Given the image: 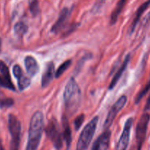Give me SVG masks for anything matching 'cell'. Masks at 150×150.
Returning a JSON list of instances; mask_svg holds the SVG:
<instances>
[{"mask_svg":"<svg viewBox=\"0 0 150 150\" xmlns=\"http://www.w3.org/2000/svg\"><path fill=\"white\" fill-rule=\"evenodd\" d=\"M44 128V114L41 111L35 112L31 118L28 132V141L25 150H37L41 142Z\"/></svg>","mask_w":150,"mask_h":150,"instance_id":"cell-1","label":"cell"},{"mask_svg":"<svg viewBox=\"0 0 150 150\" xmlns=\"http://www.w3.org/2000/svg\"><path fill=\"white\" fill-rule=\"evenodd\" d=\"M65 108L69 116L74 114L79 107L81 101V91L77 83L73 77L66 83L63 92Z\"/></svg>","mask_w":150,"mask_h":150,"instance_id":"cell-2","label":"cell"},{"mask_svg":"<svg viewBox=\"0 0 150 150\" xmlns=\"http://www.w3.org/2000/svg\"><path fill=\"white\" fill-rule=\"evenodd\" d=\"M98 122L99 117L98 116H96L82 129L78 139L76 150H86L88 149L96 130Z\"/></svg>","mask_w":150,"mask_h":150,"instance_id":"cell-3","label":"cell"},{"mask_svg":"<svg viewBox=\"0 0 150 150\" xmlns=\"http://www.w3.org/2000/svg\"><path fill=\"white\" fill-rule=\"evenodd\" d=\"M8 130L11 136L9 150H19L21 125L20 121L13 114L8 116Z\"/></svg>","mask_w":150,"mask_h":150,"instance_id":"cell-4","label":"cell"},{"mask_svg":"<svg viewBox=\"0 0 150 150\" xmlns=\"http://www.w3.org/2000/svg\"><path fill=\"white\" fill-rule=\"evenodd\" d=\"M47 137L52 142L53 145L57 150H60L63 146L62 136L60 133L59 125L55 119H51L49 121L45 128Z\"/></svg>","mask_w":150,"mask_h":150,"instance_id":"cell-5","label":"cell"},{"mask_svg":"<svg viewBox=\"0 0 150 150\" xmlns=\"http://www.w3.org/2000/svg\"><path fill=\"white\" fill-rule=\"evenodd\" d=\"M150 120V115L147 113L143 114L140 118L135 130V137H136L137 150H141L143 144L146 136L147 128Z\"/></svg>","mask_w":150,"mask_h":150,"instance_id":"cell-6","label":"cell"},{"mask_svg":"<svg viewBox=\"0 0 150 150\" xmlns=\"http://www.w3.org/2000/svg\"><path fill=\"white\" fill-rule=\"evenodd\" d=\"M126 101H127V98H126V95H122V96H121L120 98L118 99V100L113 104V106L111 107L110 110L109 111L107 117H106L105 121H104V128L105 129V130L109 129V127L111 126V125L113 124V121H114L116 116L118 115V114L120 112L122 108L124 107V105H126Z\"/></svg>","mask_w":150,"mask_h":150,"instance_id":"cell-7","label":"cell"},{"mask_svg":"<svg viewBox=\"0 0 150 150\" xmlns=\"http://www.w3.org/2000/svg\"><path fill=\"white\" fill-rule=\"evenodd\" d=\"M132 122H133L132 118H129L126 121L124 126L123 131H122L119 142L116 144V150H126L127 149L129 142V138H130L131 129L132 127Z\"/></svg>","mask_w":150,"mask_h":150,"instance_id":"cell-8","label":"cell"},{"mask_svg":"<svg viewBox=\"0 0 150 150\" xmlns=\"http://www.w3.org/2000/svg\"><path fill=\"white\" fill-rule=\"evenodd\" d=\"M13 73L15 78L17 79L18 87L20 91H24L27 89L31 84V80L26 76L19 64H15L13 67Z\"/></svg>","mask_w":150,"mask_h":150,"instance_id":"cell-9","label":"cell"},{"mask_svg":"<svg viewBox=\"0 0 150 150\" xmlns=\"http://www.w3.org/2000/svg\"><path fill=\"white\" fill-rule=\"evenodd\" d=\"M111 131L109 129L105 130L93 144L91 150H107L110 146Z\"/></svg>","mask_w":150,"mask_h":150,"instance_id":"cell-10","label":"cell"},{"mask_svg":"<svg viewBox=\"0 0 150 150\" xmlns=\"http://www.w3.org/2000/svg\"><path fill=\"white\" fill-rule=\"evenodd\" d=\"M69 16H70V10H69V9L67 8V7L63 8L62 10L61 13H60V16H59L58 19L51 27V32L54 34L60 32L63 29V27L66 26Z\"/></svg>","mask_w":150,"mask_h":150,"instance_id":"cell-11","label":"cell"},{"mask_svg":"<svg viewBox=\"0 0 150 150\" xmlns=\"http://www.w3.org/2000/svg\"><path fill=\"white\" fill-rule=\"evenodd\" d=\"M55 69H54V64L53 62H49L46 63L45 66V70L42 74L41 78V86L42 87H46L51 81L53 80L54 77H55Z\"/></svg>","mask_w":150,"mask_h":150,"instance_id":"cell-12","label":"cell"},{"mask_svg":"<svg viewBox=\"0 0 150 150\" xmlns=\"http://www.w3.org/2000/svg\"><path fill=\"white\" fill-rule=\"evenodd\" d=\"M24 65L26 72L31 77L35 76L39 71V65H38V62L32 56L26 57L24 59Z\"/></svg>","mask_w":150,"mask_h":150,"instance_id":"cell-13","label":"cell"},{"mask_svg":"<svg viewBox=\"0 0 150 150\" xmlns=\"http://www.w3.org/2000/svg\"><path fill=\"white\" fill-rule=\"evenodd\" d=\"M62 126H63V138L66 142V150H69L71 144V129L69 125L68 118L65 115L62 117Z\"/></svg>","mask_w":150,"mask_h":150,"instance_id":"cell-14","label":"cell"},{"mask_svg":"<svg viewBox=\"0 0 150 150\" xmlns=\"http://www.w3.org/2000/svg\"><path fill=\"white\" fill-rule=\"evenodd\" d=\"M129 54H128V55L126 57V58H125V59H124V61L122 65L121 66L120 68L119 69V70L116 72V73L115 74L114 77H113V79H112L111 82H110V85H109V87H108V89H110V90L113 89V88L115 87V86L117 84L118 81H119V79H121V77L122 74L124 73V72L125 70H126V67H127L128 64H129Z\"/></svg>","mask_w":150,"mask_h":150,"instance_id":"cell-15","label":"cell"},{"mask_svg":"<svg viewBox=\"0 0 150 150\" xmlns=\"http://www.w3.org/2000/svg\"><path fill=\"white\" fill-rule=\"evenodd\" d=\"M149 5H150V0H147L146 1L143 3V4L140 6L139 8L138 9V10H137L136 12V14H135V18H134L132 24H131L130 29H129V30H130V33H132V32H134L137 24H138V21H139L140 18H141V16H142L143 13H144V11L148 8Z\"/></svg>","mask_w":150,"mask_h":150,"instance_id":"cell-16","label":"cell"},{"mask_svg":"<svg viewBox=\"0 0 150 150\" xmlns=\"http://www.w3.org/2000/svg\"><path fill=\"white\" fill-rule=\"evenodd\" d=\"M126 1H127V0H119L118 4H116V8L114 9V10H113V13H112L111 16H110V23H111L112 25L115 24L116 22L117 21L118 18H119L121 10H123L124 5L126 4Z\"/></svg>","mask_w":150,"mask_h":150,"instance_id":"cell-17","label":"cell"},{"mask_svg":"<svg viewBox=\"0 0 150 150\" xmlns=\"http://www.w3.org/2000/svg\"><path fill=\"white\" fill-rule=\"evenodd\" d=\"M28 31V26L25 23L19 21L16 23L14 26V32L19 36H22L25 35Z\"/></svg>","mask_w":150,"mask_h":150,"instance_id":"cell-18","label":"cell"},{"mask_svg":"<svg viewBox=\"0 0 150 150\" xmlns=\"http://www.w3.org/2000/svg\"><path fill=\"white\" fill-rule=\"evenodd\" d=\"M0 73H1V76H2L3 78H4L7 81L10 82V83H12L8 67H7V64H6L4 62L1 61V60H0Z\"/></svg>","mask_w":150,"mask_h":150,"instance_id":"cell-19","label":"cell"},{"mask_svg":"<svg viewBox=\"0 0 150 150\" xmlns=\"http://www.w3.org/2000/svg\"><path fill=\"white\" fill-rule=\"evenodd\" d=\"M71 60H67V61L64 62L62 63L59 67L57 68V70L55 72V78H59L66 71L68 68L71 66Z\"/></svg>","mask_w":150,"mask_h":150,"instance_id":"cell-20","label":"cell"},{"mask_svg":"<svg viewBox=\"0 0 150 150\" xmlns=\"http://www.w3.org/2000/svg\"><path fill=\"white\" fill-rule=\"evenodd\" d=\"M149 89H150V78H149V81H148V82H147L146 84L145 85V86H144V87L143 88L141 91H140L139 93L138 94V95H137L136 98H135V104H138V103L141 100V99H142V98L145 96L146 94L149 92Z\"/></svg>","mask_w":150,"mask_h":150,"instance_id":"cell-21","label":"cell"},{"mask_svg":"<svg viewBox=\"0 0 150 150\" xmlns=\"http://www.w3.org/2000/svg\"><path fill=\"white\" fill-rule=\"evenodd\" d=\"M29 10L33 16H36L40 13L39 3L38 0H32L29 3Z\"/></svg>","mask_w":150,"mask_h":150,"instance_id":"cell-22","label":"cell"},{"mask_svg":"<svg viewBox=\"0 0 150 150\" xmlns=\"http://www.w3.org/2000/svg\"><path fill=\"white\" fill-rule=\"evenodd\" d=\"M0 86H3V87L4 88H7V89L12 91L16 90V88H15L13 83H10V82L7 81L4 78H3L1 75H0Z\"/></svg>","mask_w":150,"mask_h":150,"instance_id":"cell-23","label":"cell"},{"mask_svg":"<svg viewBox=\"0 0 150 150\" xmlns=\"http://www.w3.org/2000/svg\"><path fill=\"white\" fill-rule=\"evenodd\" d=\"M14 101L12 98H1L0 99V108H9L13 106Z\"/></svg>","mask_w":150,"mask_h":150,"instance_id":"cell-24","label":"cell"},{"mask_svg":"<svg viewBox=\"0 0 150 150\" xmlns=\"http://www.w3.org/2000/svg\"><path fill=\"white\" fill-rule=\"evenodd\" d=\"M84 120H85V115L83 114L79 115L75 119L74 122V125L75 130H79V129L82 126V123L84 122Z\"/></svg>","mask_w":150,"mask_h":150,"instance_id":"cell-25","label":"cell"},{"mask_svg":"<svg viewBox=\"0 0 150 150\" xmlns=\"http://www.w3.org/2000/svg\"><path fill=\"white\" fill-rule=\"evenodd\" d=\"M150 108V96L149 97L148 100L146 101V103L145 105V110H148Z\"/></svg>","mask_w":150,"mask_h":150,"instance_id":"cell-26","label":"cell"},{"mask_svg":"<svg viewBox=\"0 0 150 150\" xmlns=\"http://www.w3.org/2000/svg\"><path fill=\"white\" fill-rule=\"evenodd\" d=\"M0 150H4V147H3L2 143H1V140H0Z\"/></svg>","mask_w":150,"mask_h":150,"instance_id":"cell-27","label":"cell"},{"mask_svg":"<svg viewBox=\"0 0 150 150\" xmlns=\"http://www.w3.org/2000/svg\"><path fill=\"white\" fill-rule=\"evenodd\" d=\"M1 40L0 39V50H1Z\"/></svg>","mask_w":150,"mask_h":150,"instance_id":"cell-28","label":"cell"}]
</instances>
